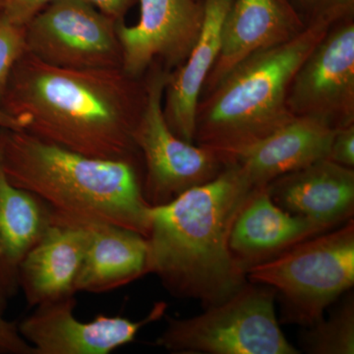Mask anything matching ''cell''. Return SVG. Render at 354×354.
I'll use <instances>...</instances> for the list:
<instances>
[{
  "label": "cell",
  "mask_w": 354,
  "mask_h": 354,
  "mask_svg": "<svg viewBox=\"0 0 354 354\" xmlns=\"http://www.w3.org/2000/svg\"><path fill=\"white\" fill-rule=\"evenodd\" d=\"M306 27L290 0H232L221 28L220 53L201 97L247 57L290 41Z\"/></svg>",
  "instance_id": "7c38bea8"
},
{
  "label": "cell",
  "mask_w": 354,
  "mask_h": 354,
  "mask_svg": "<svg viewBox=\"0 0 354 354\" xmlns=\"http://www.w3.org/2000/svg\"><path fill=\"white\" fill-rule=\"evenodd\" d=\"M145 97L144 77L122 68H62L26 53L0 109L48 143L87 157L142 162L133 131Z\"/></svg>",
  "instance_id": "6da1fadb"
},
{
  "label": "cell",
  "mask_w": 354,
  "mask_h": 354,
  "mask_svg": "<svg viewBox=\"0 0 354 354\" xmlns=\"http://www.w3.org/2000/svg\"><path fill=\"white\" fill-rule=\"evenodd\" d=\"M27 53L69 69L122 68L118 22L84 0H55L26 26Z\"/></svg>",
  "instance_id": "ba28073f"
},
{
  "label": "cell",
  "mask_w": 354,
  "mask_h": 354,
  "mask_svg": "<svg viewBox=\"0 0 354 354\" xmlns=\"http://www.w3.org/2000/svg\"><path fill=\"white\" fill-rule=\"evenodd\" d=\"M335 129L313 118L295 116L265 138L228 156L255 187L327 158Z\"/></svg>",
  "instance_id": "2e32d148"
},
{
  "label": "cell",
  "mask_w": 354,
  "mask_h": 354,
  "mask_svg": "<svg viewBox=\"0 0 354 354\" xmlns=\"http://www.w3.org/2000/svg\"><path fill=\"white\" fill-rule=\"evenodd\" d=\"M50 207L7 178L0 158V290L8 299L17 295L23 260L50 227Z\"/></svg>",
  "instance_id": "d6986e66"
},
{
  "label": "cell",
  "mask_w": 354,
  "mask_h": 354,
  "mask_svg": "<svg viewBox=\"0 0 354 354\" xmlns=\"http://www.w3.org/2000/svg\"><path fill=\"white\" fill-rule=\"evenodd\" d=\"M84 223L88 241L77 292H108L148 274V241L144 235L111 223Z\"/></svg>",
  "instance_id": "ac0fdd59"
},
{
  "label": "cell",
  "mask_w": 354,
  "mask_h": 354,
  "mask_svg": "<svg viewBox=\"0 0 354 354\" xmlns=\"http://www.w3.org/2000/svg\"><path fill=\"white\" fill-rule=\"evenodd\" d=\"M305 25L327 17L354 15V0H290Z\"/></svg>",
  "instance_id": "7402d4cb"
},
{
  "label": "cell",
  "mask_w": 354,
  "mask_h": 354,
  "mask_svg": "<svg viewBox=\"0 0 354 354\" xmlns=\"http://www.w3.org/2000/svg\"><path fill=\"white\" fill-rule=\"evenodd\" d=\"M75 297L35 307L31 315L18 323L21 335L35 354H109L135 341L140 330L165 315L164 301L153 305L140 321L121 316H95L83 322L75 316Z\"/></svg>",
  "instance_id": "30bf717a"
},
{
  "label": "cell",
  "mask_w": 354,
  "mask_h": 354,
  "mask_svg": "<svg viewBox=\"0 0 354 354\" xmlns=\"http://www.w3.org/2000/svg\"><path fill=\"white\" fill-rule=\"evenodd\" d=\"M266 188L279 208L332 230L353 218L354 169L328 158L283 174Z\"/></svg>",
  "instance_id": "9a60e30c"
},
{
  "label": "cell",
  "mask_w": 354,
  "mask_h": 354,
  "mask_svg": "<svg viewBox=\"0 0 354 354\" xmlns=\"http://www.w3.org/2000/svg\"><path fill=\"white\" fill-rule=\"evenodd\" d=\"M288 106L335 130L354 124V15L335 22L300 65Z\"/></svg>",
  "instance_id": "9c48e42d"
},
{
  "label": "cell",
  "mask_w": 354,
  "mask_h": 354,
  "mask_svg": "<svg viewBox=\"0 0 354 354\" xmlns=\"http://www.w3.org/2000/svg\"><path fill=\"white\" fill-rule=\"evenodd\" d=\"M199 1H204V0H199Z\"/></svg>",
  "instance_id": "f1b7e54d"
},
{
  "label": "cell",
  "mask_w": 354,
  "mask_h": 354,
  "mask_svg": "<svg viewBox=\"0 0 354 354\" xmlns=\"http://www.w3.org/2000/svg\"><path fill=\"white\" fill-rule=\"evenodd\" d=\"M138 23H118L122 50V70L143 78L153 62L172 71L190 55L201 34L204 1L138 0Z\"/></svg>",
  "instance_id": "8fae6325"
},
{
  "label": "cell",
  "mask_w": 354,
  "mask_h": 354,
  "mask_svg": "<svg viewBox=\"0 0 354 354\" xmlns=\"http://www.w3.org/2000/svg\"><path fill=\"white\" fill-rule=\"evenodd\" d=\"M302 335L304 351L314 354L354 353V297L344 298L329 318L322 319Z\"/></svg>",
  "instance_id": "ffe728a7"
},
{
  "label": "cell",
  "mask_w": 354,
  "mask_h": 354,
  "mask_svg": "<svg viewBox=\"0 0 354 354\" xmlns=\"http://www.w3.org/2000/svg\"><path fill=\"white\" fill-rule=\"evenodd\" d=\"M0 158L8 180L55 214L148 236L151 206L144 198L142 162L87 157L10 129H0Z\"/></svg>",
  "instance_id": "3957f363"
},
{
  "label": "cell",
  "mask_w": 354,
  "mask_h": 354,
  "mask_svg": "<svg viewBox=\"0 0 354 354\" xmlns=\"http://www.w3.org/2000/svg\"><path fill=\"white\" fill-rule=\"evenodd\" d=\"M246 278L276 291L283 323L312 327L354 285L353 218L251 268Z\"/></svg>",
  "instance_id": "5b68a950"
},
{
  "label": "cell",
  "mask_w": 354,
  "mask_h": 354,
  "mask_svg": "<svg viewBox=\"0 0 354 354\" xmlns=\"http://www.w3.org/2000/svg\"><path fill=\"white\" fill-rule=\"evenodd\" d=\"M55 0H4L3 13L12 22L27 26Z\"/></svg>",
  "instance_id": "d4e9b609"
},
{
  "label": "cell",
  "mask_w": 354,
  "mask_h": 354,
  "mask_svg": "<svg viewBox=\"0 0 354 354\" xmlns=\"http://www.w3.org/2000/svg\"><path fill=\"white\" fill-rule=\"evenodd\" d=\"M342 19L317 20L290 41L237 64L200 99L194 143L218 151L227 160L292 120L288 106L291 82L316 44Z\"/></svg>",
  "instance_id": "277c9868"
},
{
  "label": "cell",
  "mask_w": 354,
  "mask_h": 354,
  "mask_svg": "<svg viewBox=\"0 0 354 354\" xmlns=\"http://www.w3.org/2000/svg\"><path fill=\"white\" fill-rule=\"evenodd\" d=\"M230 162L215 178L149 211L148 274L172 297L220 304L247 281L228 247L235 216L257 189ZM260 188V187H259Z\"/></svg>",
  "instance_id": "7a4b0ae2"
},
{
  "label": "cell",
  "mask_w": 354,
  "mask_h": 354,
  "mask_svg": "<svg viewBox=\"0 0 354 354\" xmlns=\"http://www.w3.org/2000/svg\"><path fill=\"white\" fill-rule=\"evenodd\" d=\"M4 0H0V13L3 12Z\"/></svg>",
  "instance_id": "83f0119b"
},
{
  "label": "cell",
  "mask_w": 354,
  "mask_h": 354,
  "mask_svg": "<svg viewBox=\"0 0 354 354\" xmlns=\"http://www.w3.org/2000/svg\"><path fill=\"white\" fill-rule=\"evenodd\" d=\"M26 53V27L0 13V102L6 95L14 67Z\"/></svg>",
  "instance_id": "44dd1931"
},
{
  "label": "cell",
  "mask_w": 354,
  "mask_h": 354,
  "mask_svg": "<svg viewBox=\"0 0 354 354\" xmlns=\"http://www.w3.org/2000/svg\"><path fill=\"white\" fill-rule=\"evenodd\" d=\"M327 158L342 167L354 169V124L335 130Z\"/></svg>",
  "instance_id": "cb8c5ba5"
},
{
  "label": "cell",
  "mask_w": 354,
  "mask_h": 354,
  "mask_svg": "<svg viewBox=\"0 0 354 354\" xmlns=\"http://www.w3.org/2000/svg\"><path fill=\"white\" fill-rule=\"evenodd\" d=\"M87 241L84 221L53 212L50 227L20 266L19 288L30 307L75 297Z\"/></svg>",
  "instance_id": "4fadbf2b"
},
{
  "label": "cell",
  "mask_w": 354,
  "mask_h": 354,
  "mask_svg": "<svg viewBox=\"0 0 354 354\" xmlns=\"http://www.w3.org/2000/svg\"><path fill=\"white\" fill-rule=\"evenodd\" d=\"M276 291L247 281L234 295L187 319L169 317L156 344L174 353L297 354L279 327Z\"/></svg>",
  "instance_id": "8992f818"
},
{
  "label": "cell",
  "mask_w": 354,
  "mask_h": 354,
  "mask_svg": "<svg viewBox=\"0 0 354 354\" xmlns=\"http://www.w3.org/2000/svg\"><path fill=\"white\" fill-rule=\"evenodd\" d=\"M0 129L25 130L22 121L0 109Z\"/></svg>",
  "instance_id": "4316f807"
},
{
  "label": "cell",
  "mask_w": 354,
  "mask_h": 354,
  "mask_svg": "<svg viewBox=\"0 0 354 354\" xmlns=\"http://www.w3.org/2000/svg\"><path fill=\"white\" fill-rule=\"evenodd\" d=\"M232 0H204L201 34L180 66L169 72L162 111L176 136L194 143L196 111L203 88L221 50V28Z\"/></svg>",
  "instance_id": "e0dca14e"
},
{
  "label": "cell",
  "mask_w": 354,
  "mask_h": 354,
  "mask_svg": "<svg viewBox=\"0 0 354 354\" xmlns=\"http://www.w3.org/2000/svg\"><path fill=\"white\" fill-rule=\"evenodd\" d=\"M116 22H123L127 14L138 0H84Z\"/></svg>",
  "instance_id": "484cf974"
},
{
  "label": "cell",
  "mask_w": 354,
  "mask_h": 354,
  "mask_svg": "<svg viewBox=\"0 0 354 354\" xmlns=\"http://www.w3.org/2000/svg\"><path fill=\"white\" fill-rule=\"evenodd\" d=\"M330 230L279 208L265 186L254 191L235 216L228 247L235 264L246 274L251 268Z\"/></svg>",
  "instance_id": "5bb4252c"
},
{
  "label": "cell",
  "mask_w": 354,
  "mask_h": 354,
  "mask_svg": "<svg viewBox=\"0 0 354 354\" xmlns=\"http://www.w3.org/2000/svg\"><path fill=\"white\" fill-rule=\"evenodd\" d=\"M8 298L0 290V354H35L34 348L18 329V323L6 317Z\"/></svg>",
  "instance_id": "603a6c76"
},
{
  "label": "cell",
  "mask_w": 354,
  "mask_h": 354,
  "mask_svg": "<svg viewBox=\"0 0 354 354\" xmlns=\"http://www.w3.org/2000/svg\"><path fill=\"white\" fill-rule=\"evenodd\" d=\"M169 72L158 62L147 70L145 102L133 131L143 162L144 198L151 207L208 183L228 165L218 151L184 141L167 125L162 100Z\"/></svg>",
  "instance_id": "52a82bcc"
}]
</instances>
